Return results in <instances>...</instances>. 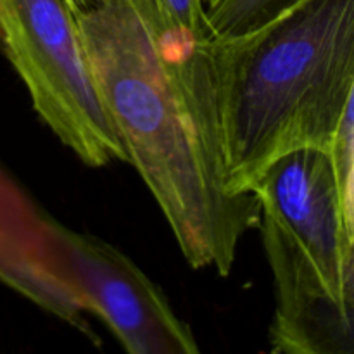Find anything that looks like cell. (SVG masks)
I'll list each match as a JSON object with an SVG mask.
<instances>
[{"instance_id": "cell-1", "label": "cell", "mask_w": 354, "mask_h": 354, "mask_svg": "<svg viewBox=\"0 0 354 354\" xmlns=\"http://www.w3.org/2000/svg\"><path fill=\"white\" fill-rule=\"evenodd\" d=\"M118 135L192 268L232 272L241 239L259 223L252 194L225 185L213 44L190 61L159 50L138 0L76 14Z\"/></svg>"}, {"instance_id": "cell-2", "label": "cell", "mask_w": 354, "mask_h": 354, "mask_svg": "<svg viewBox=\"0 0 354 354\" xmlns=\"http://www.w3.org/2000/svg\"><path fill=\"white\" fill-rule=\"evenodd\" d=\"M225 185L248 196L279 158L332 154L354 85V0H299L248 33L213 40Z\"/></svg>"}, {"instance_id": "cell-3", "label": "cell", "mask_w": 354, "mask_h": 354, "mask_svg": "<svg viewBox=\"0 0 354 354\" xmlns=\"http://www.w3.org/2000/svg\"><path fill=\"white\" fill-rule=\"evenodd\" d=\"M0 45L38 116L80 161H128L68 0H0Z\"/></svg>"}, {"instance_id": "cell-4", "label": "cell", "mask_w": 354, "mask_h": 354, "mask_svg": "<svg viewBox=\"0 0 354 354\" xmlns=\"http://www.w3.org/2000/svg\"><path fill=\"white\" fill-rule=\"evenodd\" d=\"M251 194L275 283L273 320L337 299L348 239L330 152L297 149L282 156Z\"/></svg>"}, {"instance_id": "cell-5", "label": "cell", "mask_w": 354, "mask_h": 354, "mask_svg": "<svg viewBox=\"0 0 354 354\" xmlns=\"http://www.w3.org/2000/svg\"><path fill=\"white\" fill-rule=\"evenodd\" d=\"M66 279L85 313L107 325L130 354H197L196 337L161 289L127 254L55 221Z\"/></svg>"}, {"instance_id": "cell-6", "label": "cell", "mask_w": 354, "mask_h": 354, "mask_svg": "<svg viewBox=\"0 0 354 354\" xmlns=\"http://www.w3.org/2000/svg\"><path fill=\"white\" fill-rule=\"evenodd\" d=\"M0 280L71 327L93 337L66 279L54 218L0 169Z\"/></svg>"}, {"instance_id": "cell-7", "label": "cell", "mask_w": 354, "mask_h": 354, "mask_svg": "<svg viewBox=\"0 0 354 354\" xmlns=\"http://www.w3.org/2000/svg\"><path fill=\"white\" fill-rule=\"evenodd\" d=\"M272 349L289 354H354V248L348 245L341 294L273 320Z\"/></svg>"}, {"instance_id": "cell-8", "label": "cell", "mask_w": 354, "mask_h": 354, "mask_svg": "<svg viewBox=\"0 0 354 354\" xmlns=\"http://www.w3.org/2000/svg\"><path fill=\"white\" fill-rule=\"evenodd\" d=\"M162 55L185 61L203 54L214 35L204 0H138Z\"/></svg>"}, {"instance_id": "cell-9", "label": "cell", "mask_w": 354, "mask_h": 354, "mask_svg": "<svg viewBox=\"0 0 354 354\" xmlns=\"http://www.w3.org/2000/svg\"><path fill=\"white\" fill-rule=\"evenodd\" d=\"M297 2L299 0H220L207 10V21L214 37H237L270 23Z\"/></svg>"}, {"instance_id": "cell-10", "label": "cell", "mask_w": 354, "mask_h": 354, "mask_svg": "<svg viewBox=\"0 0 354 354\" xmlns=\"http://www.w3.org/2000/svg\"><path fill=\"white\" fill-rule=\"evenodd\" d=\"M348 245L354 248V85L332 147Z\"/></svg>"}, {"instance_id": "cell-11", "label": "cell", "mask_w": 354, "mask_h": 354, "mask_svg": "<svg viewBox=\"0 0 354 354\" xmlns=\"http://www.w3.org/2000/svg\"><path fill=\"white\" fill-rule=\"evenodd\" d=\"M69 6H71V9L75 10V14H80V12H85V10H90L92 7L99 6L100 2H104V0H68Z\"/></svg>"}, {"instance_id": "cell-12", "label": "cell", "mask_w": 354, "mask_h": 354, "mask_svg": "<svg viewBox=\"0 0 354 354\" xmlns=\"http://www.w3.org/2000/svg\"><path fill=\"white\" fill-rule=\"evenodd\" d=\"M218 2H220V0H204V3H206V9H207V10L213 9V7L216 6Z\"/></svg>"}]
</instances>
